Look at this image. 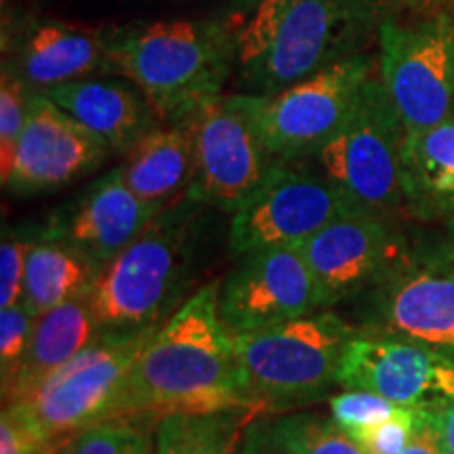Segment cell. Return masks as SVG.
I'll list each match as a JSON object with an SVG mask.
<instances>
[{"instance_id":"1","label":"cell","mask_w":454,"mask_h":454,"mask_svg":"<svg viewBox=\"0 0 454 454\" xmlns=\"http://www.w3.org/2000/svg\"><path fill=\"white\" fill-rule=\"evenodd\" d=\"M221 280L190 294L135 362L114 421L259 411L244 389L234 334L219 314Z\"/></svg>"},{"instance_id":"2","label":"cell","mask_w":454,"mask_h":454,"mask_svg":"<svg viewBox=\"0 0 454 454\" xmlns=\"http://www.w3.org/2000/svg\"><path fill=\"white\" fill-rule=\"evenodd\" d=\"M395 11L383 0H248L225 17L236 47V93H276L366 53Z\"/></svg>"},{"instance_id":"3","label":"cell","mask_w":454,"mask_h":454,"mask_svg":"<svg viewBox=\"0 0 454 454\" xmlns=\"http://www.w3.org/2000/svg\"><path fill=\"white\" fill-rule=\"evenodd\" d=\"M236 47L225 20H160L114 27L112 74L133 82L162 124L225 93Z\"/></svg>"},{"instance_id":"4","label":"cell","mask_w":454,"mask_h":454,"mask_svg":"<svg viewBox=\"0 0 454 454\" xmlns=\"http://www.w3.org/2000/svg\"><path fill=\"white\" fill-rule=\"evenodd\" d=\"M207 204L181 196L167 204L90 286V305L104 333L160 326L184 303L194 280Z\"/></svg>"},{"instance_id":"5","label":"cell","mask_w":454,"mask_h":454,"mask_svg":"<svg viewBox=\"0 0 454 454\" xmlns=\"http://www.w3.org/2000/svg\"><path fill=\"white\" fill-rule=\"evenodd\" d=\"M360 326L331 309L234 334L244 389L254 406L278 408L314 402L337 383L343 351Z\"/></svg>"},{"instance_id":"6","label":"cell","mask_w":454,"mask_h":454,"mask_svg":"<svg viewBox=\"0 0 454 454\" xmlns=\"http://www.w3.org/2000/svg\"><path fill=\"white\" fill-rule=\"evenodd\" d=\"M160 326L104 333L30 395L3 406H13L59 454L78 434L116 419L135 362Z\"/></svg>"},{"instance_id":"7","label":"cell","mask_w":454,"mask_h":454,"mask_svg":"<svg viewBox=\"0 0 454 454\" xmlns=\"http://www.w3.org/2000/svg\"><path fill=\"white\" fill-rule=\"evenodd\" d=\"M404 135L400 112L377 72L348 121L308 162L357 211L397 219L406 213L400 181Z\"/></svg>"},{"instance_id":"8","label":"cell","mask_w":454,"mask_h":454,"mask_svg":"<svg viewBox=\"0 0 454 454\" xmlns=\"http://www.w3.org/2000/svg\"><path fill=\"white\" fill-rule=\"evenodd\" d=\"M377 72V55L366 51L276 93L238 99L278 160L308 162L348 121Z\"/></svg>"},{"instance_id":"9","label":"cell","mask_w":454,"mask_h":454,"mask_svg":"<svg viewBox=\"0 0 454 454\" xmlns=\"http://www.w3.org/2000/svg\"><path fill=\"white\" fill-rule=\"evenodd\" d=\"M364 299V328L406 337L454 362V244L411 238L400 259Z\"/></svg>"},{"instance_id":"10","label":"cell","mask_w":454,"mask_h":454,"mask_svg":"<svg viewBox=\"0 0 454 454\" xmlns=\"http://www.w3.org/2000/svg\"><path fill=\"white\" fill-rule=\"evenodd\" d=\"M379 76L408 130L454 114V7L419 11L417 20L385 17L379 30Z\"/></svg>"},{"instance_id":"11","label":"cell","mask_w":454,"mask_h":454,"mask_svg":"<svg viewBox=\"0 0 454 454\" xmlns=\"http://www.w3.org/2000/svg\"><path fill=\"white\" fill-rule=\"evenodd\" d=\"M357 211L311 162L280 160L231 213L230 248L242 254L301 247L331 221Z\"/></svg>"},{"instance_id":"12","label":"cell","mask_w":454,"mask_h":454,"mask_svg":"<svg viewBox=\"0 0 454 454\" xmlns=\"http://www.w3.org/2000/svg\"><path fill=\"white\" fill-rule=\"evenodd\" d=\"M196 177L187 196L234 213L263 184L278 158L268 150L238 93H223L192 116Z\"/></svg>"},{"instance_id":"13","label":"cell","mask_w":454,"mask_h":454,"mask_svg":"<svg viewBox=\"0 0 454 454\" xmlns=\"http://www.w3.org/2000/svg\"><path fill=\"white\" fill-rule=\"evenodd\" d=\"M337 383L397 406L440 411L454 402V362L419 340L360 326L340 357Z\"/></svg>"},{"instance_id":"14","label":"cell","mask_w":454,"mask_h":454,"mask_svg":"<svg viewBox=\"0 0 454 454\" xmlns=\"http://www.w3.org/2000/svg\"><path fill=\"white\" fill-rule=\"evenodd\" d=\"M320 309V291L299 247L242 254L219 286V314L231 334L276 326Z\"/></svg>"},{"instance_id":"15","label":"cell","mask_w":454,"mask_h":454,"mask_svg":"<svg viewBox=\"0 0 454 454\" xmlns=\"http://www.w3.org/2000/svg\"><path fill=\"white\" fill-rule=\"evenodd\" d=\"M397 219L349 213L301 244L320 291L322 309L366 294L408 247Z\"/></svg>"},{"instance_id":"16","label":"cell","mask_w":454,"mask_h":454,"mask_svg":"<svg viewBox=\"0 0 454 454\" xmlns=\"http://www.w3.org/2000/svg\"><path fill=\"white\" fill-rule=\"evenodd\" d=\"M107 156L110 150L98 135L34 90L13 162L0 179L17 196L49 194L98 170Z\"/></svg>"},{"instance_id":"17","label":"cell","mask_w":454,"mask_h":454,"mask_svg":"<svg viewBox=\"0 0 454 454\" xmlns=\"http://www.w3.org/2000/svg\"><path fill=\"white\" fill-rule=\"evenodd\" d=\"M114 26L32 20L13 34L9 66L32 90L112 74Z\"/></svg>"},{"instance_id":"18","label":"cell","mask_w":454,"mask_h":454,"mask_svg":"<svg viewBox=\"0 0 454 454\" xmlns=\"http://www.w3.org/2000/svg\"><path fill=\"white\" fill-rule=\"evenodd\" d=\"M164 207L135 194L121 167L93 181L72 204L44 225L95 261L99 270L124 251Z\"/></svg>"},{"instance_id":"19","label":"cell","mask_w":454,"mask_h":454,"mask_svg":"<svg viewBox=\"0 0 454 454\" xmlns=\"http://www.w3.org/2000/svg\"><path fill=\"white\" fill-rule=\"evenodd\" d=\"M44 95L98 135L110 154H127L160 124L145 95L129 81L84 78L44 90Z\"/></svg>"},{"instance_id":"20","label":"cell","mask_w":454,"mask_h":454,"mask_svg":"<svg viewBox=\"0 0 454 454\" xmlns=\"http://www.w3.org/2000/svg\"><path fill=\"white\" fill-rule=\"evenodd\" d=\"M400 181L408 217L421 223L454 221V114L434 127L408 130Z\"/></svg>"},{"instance_id":"21","label":"cell","mask_w":454,"mask_h":454,"mask_svg":"<svg viewBox=\"0 0 454 454\" xmlns=\"http://www.w3.org/2000/svg\"><path fill=\"white\" fill-rule=\"evenodd\" d=\"M121 170L130 190L156 207L185 196L196 177L192 116L152 129L124 154Z\"/></svg>"},{"instance_id":"22","label":"cell","mask_w":454,"mask_h":454,"mask_svg":"<svg viewBox=\"0 0 454 454\" xmlns=\"http://www.w3.org/2000/svg\"><path fill=\"white\" fill-rule=\"evenodd\" d=\"M101 334L104 328L90 305V288L59 308L38 316L34 320L24 366L15 383L13 395L4 404L30 395L51 374L93 345Z\"/></svg>"},{"instance_id":"23","label":"cell","mask_w":454,"mask_h":454,"mask_svg":"<svg viewBox=\"0 0 454 454\" xmlns=\"http://www.w3.org/2000/svg\"><path fill=\"white\" fill-rule=\"evenodd\" d=\"M98 274L99 265L81 248L43 227L27 253L21 303L38 317L89 291Z\"/></svg>"},{"instance_id":"24","label":"cell","mask_w":454,"mask_h":454,"mask_svg":"<svg viewBox=\"0 0 454 454\" xmlns=\"http://www.w3.org/2000/svg\"><path fill=\"white\" fill-rule=\"evenodd\" d=\"M234 414H167L156 423V454H240Z\"/></svg>"},{"instance_id":"25","label":"cell","mask_w":454,"mask_h":454,"mask_svg":"<svg viewBox=\"0 0 454 454\" xmlns=\"http://www.w3.org/2000/svg\"><path fill=\"white\" fill-rule=\"evenodd\" d=\"M268 431L288 454H366L354 435L326 414H284L268 423Z\"/></svg>"},{"instance_id":"26","label":"cell","mask_w":454,"mask_h":454,"mask_svg":"<svg viewBox=\"0 0 454 454\" xmlns=\"http://www.w3.org/2000/svg\"><path fill=\"white\" fill-rule=\"evenodd\" d=\"M141 421H107L78 434L59 454H156Z\"/></svg>"},{"instance_id":"27","label":"cell","mask_w":454,"mask_h":454,"mask_svg":"<svg viewBox=\"0 0 454 454\" xmlns=\"http://www.w3.org/2000/svg\"><path fill=\"white\" fill-rule=\"evenodd\" d=\"M34 90L24 82V78L3 61L0 74V177L9 173L13 162L21 130L26 127L27 112H30Z\"/></svg>"},{"instance_id":"28","label":"cell","mask_w":454,"mask_h":454,"mask_svg":"<svg viewBox=\"0 0 454 454\" xmlns=\"http://www.w3.org/2000/svg\"><path fill=\"white\" fill-rule=\"evenodd\" d=\"M34 320L36 317L30 314V309L24 303L0 309V389H3V404L13 395L15 383L20 379L21 366H24Z\"/></svg>"},{"instance_id":"29","label":"cell","mask_w":454,"mask_h":454,"mask_svg":"<svg viewBox=\"0 0 454 454\" xmlns=\"http://www.w3.org/2000/svg\"><path fill=\"white\" fill-rule=\"evenodd\" d=\"M328 408H331V417L334 421L351 431L381 423L383 419L391 417L402 406H397L395 402L387 400V397L372 394V391L343 389L340 394L328 400Z\"/></svg>"},{"instance_id":"30","label":"cell","mask_w":454,"mask_h":454,"mask_svg":"<svg viewBox=\"0 0 454 454\" xmlns=\"http://www.w3.org/2000/svg\"><path fill=\"white\" fill-rule=\"evenodd\" d=\"M419 408L402 406L400 411L368 427L351 429L349 434L366 454H402L417 427Z\"/></svg>"},{"instance_id":"31","label":"cell","mask_w":454,"mask_h":454,"mask_svg":"<svg viewBox=\"0 0 454 454\" xmlns=\"http://www.w3.org/2000/svg\"><path fill=\"white\" fill-rule=\"evenodd\" d=\"M34 236L26 230H4L0 242V308H13L24 299L26 261Z\"/></svg>"},{"instance_id":"32","label":"cell","mask_w":454,"mask_h":454,"mask_svg":"<svg viewBox=\"0 0 454 454\" xmlns=\"http://www.w3.org/2000/svg\"><path fill=\"white\" fill-rule=\"evenodd\" d=\"M0 454L53 452L13 406H3V414H0Z\"/></svg>"},{"instance_id":"33","label":"cell","mask_w":454,"mask_h":454,"mask_svg":"<svg viewBox=\"0 0 454 454\" xmlns=\"http://www.w3.org/2000/svg\"><path fill=\"white\" fill-rule=\"evenodd\" d=\"M402 454H446L438 408H419L417 427Z\"/></svg>"},{"instance_id":"34","label":"cell","mask_w":454,"mask_h":454,"mask_svg":"<svg viewBox=\"0 0 454 454\" xmlns=\"http://www.w3.org/2000/svg\"><path fill=\"white\" fill-rule=\"evenodd\" d=\"M240 454H288L280 444H276L270 435L268 423H251L244 429Z\"/></svg>"},{"instance_id":"35","label":"cell","mask_w":454,"mask_h":454,"mask_svg":"<svg viewBox=\"0 0 454 454\" xmlns=\"http://www.w3.org/2000/svg\"><path fill=\"white\" fill-rule=\"evenodd\" d=\"M395 9H411V11H429L438 7H450L454 0H383Z\"/></svg>"},{"instance_id":"36","label":"cell","mask_w":454,"mask_h":454,"mask_svg":"<svg viewBox=\"0 0 454 454\" xmlns=\"http://www.w3.org/2000/svg\"><path fill=\"white\" fill-rule=\"evenodd\" d=\"M442 417V434H444L446 454H454V402L440 408Z\"/></svg>"},{"instance_id":"37","label":"cell","mask_w":454,"mask_h":454,"mask_svg":"<svg viewBox=\"0 0 454 454\" xmlns=\"http://www.w3.org/2000/svg\"><path fill=\"white\" fill-rule=\"evenodd\" d=\"M446 234L450 236V240H452V244H454V221H450V223L446 225Z\"/></svg>"}]
</instances>
